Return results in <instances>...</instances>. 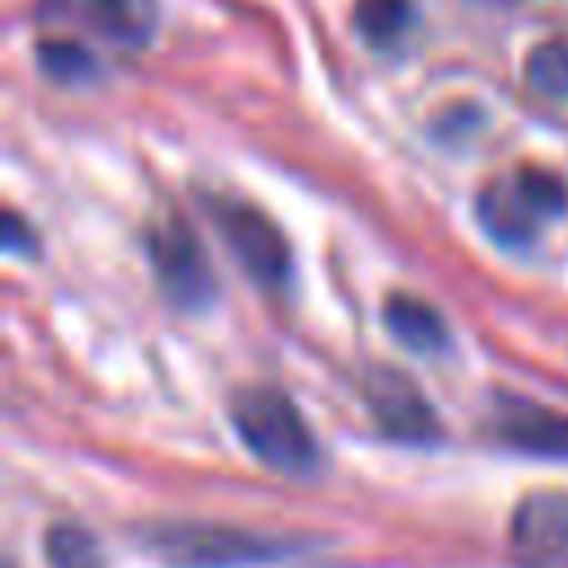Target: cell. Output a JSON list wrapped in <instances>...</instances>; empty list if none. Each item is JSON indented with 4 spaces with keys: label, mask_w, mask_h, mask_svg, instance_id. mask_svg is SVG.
<instances>
[{
    "label": "cell",
    "mask_w": 568,
    "mask_h": 568,
    "mask_svg": "<svg viewBox=\"0 0 568 568\" xmlns=\"http://www.w3.org/2000/svg\"><path fill=\"white\" fill-rule=\"evenodd\" d=\"M217 235L226 240V248L235 253V262L262 284V288H280L288 280V240L284 231L248 200H231V195H204Z\"/></svg>",
    "instance_id": "4"
},
{
    "label": "cell",
    "mask_w": 568,
    "mask_h": 568,
    "mask_svg": "<svg viewBox=\"0 0 568 568\" xmlns=\"http://www.w3.org/2000/svg\"><path fill=\"white\" fill-rule=\"evenodd\" d=\"M142 537L160 559L178 568H248L288 555V537L231 524H155Z\"/></svg>",
    "instance_id": "3"
},
{
    "label": "cell",
    "mask_w": 568,
    "mask_h": 568,
    "mask_svg": "<svg viewBox=\"0 0 568 568\" xmlns=\"http://www.w3.org/2000/svg\"><path fill=\"white\" fill-rule=\"evenodd\" d=\"M364 404L373 413V422L404 444H426L439 435V417L430 408V399L417 390V382L399 368H368L364 373Z\"/></svg>",
    "instance_id": "6"
},
{
    "label": "cell",
    "mask_w": 568,
    "mask_h": 568,
    "mask_svg": "<svg viewBox=\"0 0 568 568\" xmlns=\"http://www.w3.org/2000/svg\"><path fill=\"white\" fill-rule=\"evenodd\" d=\"M231 426H235L240 444L262 466H271V470L306 475L320 462V448H315V435H311L306 417L275 386H244V390H235V399H231Z\"/></svg>",
    "instance_id": "1"
},
{
    "label": "cell",
    "mask_w": 568,
    "mask_h": 568,
    "mask_svg": "<svg viewBox=\"0 0 568 568\" xmlns=\"http://www.w3.org/2000/svg\"><path fill=\"white\" fill-rule=\"evenodd\" d=\"M36 53H40V67L53 80H89L98 71V62L89 58V49H80L75 40H44Z\"/></svg>",
    "instance_id": "14"
},
{
    "label": "cell",
    "mask_w": 568,
    "mask_h": 568,
    "mask_svg": "<svg viewBox=\"0 0 568 568\" xmlns=\"http://www.w3.org/2000/svg\"><path fill=\"white\" fill-rule=\"evenodd\" d=\"M44 550H49L53 568H102L98 541L80 524H53L49 537H44Z\"/></svg>",
    "instance_id": "13"
},
{
    "label": "cell",
    "mask_w": 568,
    "mask_h": 568,
    "mask_svg": "<svg viewBox=\"0 0 568 568\" xmlns=\"http://www.w3.org/2000/svg\"><path fill=\"white\" fill-rule=\"evenodd\" d=\"M497 4H510V0H497Z\"/></svg>",
    "instance_id": "16"
},
{
    "label": "cell",
    "mask_w": 568,
    "mask_h": 568,
    "mask_svg": "<svg viewBox=\"0 0 568 568\" xmlns=\"http://www.w3.org/2000/svg\"><path fill=\"white\" fill-rule=\"evenodd\" d=\"M524 84L541 102H564L568 98V40H541L524 58Z\"/></svg>",
    "instance_id": "11"
},
{
    "label": "cell",
    "mask_w": 568,
    "mask_h": 568,
    "mask_svg": "<svg viewBox=\"0 0 568 568\" xmlns=\"http://www.w3.org/2000/svg\"><path fill=\"white\" fill-rule=\"evenodd\" d=\"M382 320H386V333H390L399 346L417 351V355H439V351L448 346L444 315H439L430 302L413 297V293H390V297L382 302Z\"/></svg>",
    "instance_id": "10"
},
{
    "label": "cell",
    "mask_w": 568,
    "mask_h": 568,
    "mask_svg": "<svg viewBox=\"0 0 568 568\" xmlns=\"http://www.w3.org/2000/svg\"><path fill=\"white\" fill-rule=\"evenodd\" d=\"M355 27L368 44L386 49V44L404 40V31L413 27V4L408 0H359L355 4Z\"/></svg>",
    "instance_id": "12"
},
{
    "label": "cell",
    "mask_w": 568,
    "mask_h": 568,
    "mask_svg": "<svg viewBox=\"0 0 568 568\" xmlns=\"http://www.w3.org/2000/svg\"><path fill=\"white\" fill-rule=\"evenodd\" d=\"M568 204V186L550 173V169H515L510 178H493L484 182V191L475 195V217L479 226L506 244V248H524L537 240L541 222H550L555 213H564Z\"/></svg>",
    "instance_id": "2"
},
{
    "label": "cell",
    "mask_w": 568,
    "mask_h": 568,
    "mask_svg": "<svg viewBox=\"0 0 568 568\" xmlns=\"http://www.w3.org/2000/svg\"><path fill=\"white\" fill-rule=\"evenodd\" d=\"M146 253H151V271L164 288V297L182 311H204L217 293L213 266L204 257V244L195 235V226L186 217H164L146 231Z\"/></svg>",
    "instance_id": "5"
},
{
    "label": "cell",
    "mask_w": 568,
    "mask_h": 568,
    "mask_svg": "<svg viewBox=\"0 0 568 568\" xmlns=\"http://www.w3.org/2000/svg\"><path fill=\"white\" fill-rule=\"evenodd\" d=\"M4 231H9V248L27 253V248H22V244H27V235H22V217H18V213H4Z\"/></svg>",
    "instance_id": "15"
},
{
    "label": "cell",
    "mask_w": 568,
    "mask_h": 568,
    "mask_svg": "<svg viewBox=\"0 0 568 568\" xmlns=\"http://www.w3.org/2000/svg\"><path fill=\"white\" fill-rule=\"evenodd\" d=\"M493 430L506 444L524 448V453L568 457V417L546 408V404H532V399H519V395H497Z\"/></svg>",
    "instance_id": "9"
},
{
    "label": "cell",
    "mask_w": 568,
    "mask_h": 568,
    "mask_svg": "<svg viewBox=\"0 0 568 568\" xmlns=\"http://www.w3.org/2000/svg\"><path fill=\"white\" fill-rule=\"evenodd\" d=\"M510 550L519 568H568V493L546 488L515 506Z\"/></svg>",
    "instance_id": "7"
},
{
    "label": "cell",
    "mask_w": 568,
    "mask_h": 568,
    "mask_svg": "<svg viewBox=\"0 0 568 568\" xmlns=\"http://www.w3.org/2000/svg\"><path fill=\"white\" fill-rule=\"evenodd\" d=\"M40 18L84 27L111 44H142L155 27V0H40Z\"/></svg>",
    "instance_id": "8"
}]
</instances>
